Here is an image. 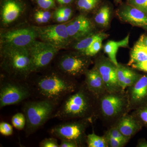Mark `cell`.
Listing matches in <instances>:
<instances>
[{
    "mask_svg": "<svg viewBox=\"0 0 147 147\" xmlns=\"http://www.w3.org/2000/svg\"><path fill=\"white\" fill-rule=\"evenodd\" d=\"M53 16V13L50 11L42 9L35 12L34 18L36 23L41 24L48 23Z\"/></svg>",
    "mask_w": 147,
    "mask_h": 147,
    "instance_id": "cell-26",
    "label": "cell"
},
{
    "mask_svg": "<svg viewBox=\"0 0 147 147\" xmlns=\"http://www.w3.org/2000/svg\"><path fill=\"white\" fill-rule=\"evenodd\" d=\"M26 7L21 0H3L1 3V23L8 26L16 22L23 15Z\"/></svg>",
    "mask_w": 147,
    "mask_h": 147,
    "instance_id": "cell-11",
    "label": "cell"
},
{
    "mask_svg": "<svg viewBox=\"0 0 147 147\" xmlns=\"http://www.w3.org/2000/svg\"><path fill=\"white\" fill-rule=\"evenodd\" d=\"M127 69L128 68L119 65L117 66V76L120 87L123 82Z\"/></svg>",
    "mask_w": 147,
    "mask_h": 147,
    "instance_id": "cell-36",
    "label": "cell"
},
{
    "mask_svg": "<svg viewBox=\"0 0 147 147\" xmlns=\"http://www.w3.org/2000/svg\"><path fill=\"white\" fill-rule=\"evenodd\" d=\"M111 93L102 98L100 102L101 111L103 115L112 117L118 115L123 109L125 100L122 96Z\"/></svg>",
    "mask_w": 147,
    "mask_h": 147,
    "instance_id": "cell-15",
    "label": "cell"
},
{
    "mask_svg": "<svg viewBox=\"0 0 147 147\" xmlns=\"http://www.w3.org/2000/svg\"><path fill=\"white\" fill-rule=\"evenodd\" d=\"M34 27L37 38L53 45L59 50L68 47L72 41L67 30V24Z\"/></svg>",
    "mask_w": 147,
    "mask_h": 147,
    "instance_id": "cell-9",
    "label": "cell"
},
{
    "mask_svg": "<svg viewBox=\"0 0 147 147\" xmlns=\"http://www.w3.org/2000/svg\"><path fill=\"white\" fill-rule=\"evenodd\" d=\"M104 0H75L76 8L80 11L88 12L97 9Z\"/></svg>",
    "mask_w": 147,
    "mask_h": 147,
    "instance_id": "cell-23",
    "label": "cell"
},
{
    "mask_svg": "<svg viewBox=\"0 0 147 147\" xmlns=\"http://www.w3.org/2000/svg\"><path fill=\"white\" fill-rule=\"evenodd\" d=\"M112 8L109 3L103 1L98 8L94 16V21L98 26L106 28L110 22Z\"/></svg>",
    "mask_w": 147,
    "mask_h": 147,
    "instance_id": "cell-20",
    "label": "cell"
},
{
    "mask_svg": "<svg viewBox=\"0 0 147 147\" xmlns=\"http://www.w3.org/2000/svg\"><path fill=\"white\" fill-rule=\"evenodd\" d=\"M147 60V47L138 40L131 50L129 65Z\"/></svg>",
    "mask_w": 147,
    "mask_h": 147,
    "instance_id": "cell-21",
    "label": "cell"
},
{
    "mask_svg": "<svg viewBox=\"0 0 147 147\" xmlns=\"http://www.w3.org/2000/svg\"><path fill=\"white\" fill-rule=\"evenodd\" d=\"M95 66L102 76L106 90L109 92L115 93L120 87L117 76V66L110 60L102 59L98 61Z\"/></svg>",
    "mask_w": 147,
    "mask_h": 147,
    "instance_id": "cell-13",
    "label": "cell"
},
{
    "mask_svg": "<svg viewBox=\"0 0 147 147\" xmlns=\"http://www.w3.org/2000/svg\"><path fill=\"white\" fill-rule=\"evenodd\" d=\"M131 65L133 68L147 72V60L134 63Z\"/></svg>",
    "mask_w": 147,
    "mask_h": 147,
    "instance_id": "cell-37",
    "label": "cell"
},
{
    "mask_svg": "<svg viewBox=\"0 0 147 147\" xmlns=\"http://www.w3.org/2000/svg\"><path fill=\"white\" fill-rule=\"evenodd\" d=\"M2 75L0 82V108L16 105L28 99L32 94L30 85Z\"/></svg>",
    "mask_w": 147,
    "mask_h": 147,
    "instance_id": "cell-5",
    "label": "cell"
},
{
    "mask_svg": "<svg viewBox=\"0 0 147 147\" xmlns=\"http://www.w3.org/2000/svg\"><path fill=\"white\" fill-rule=\"evenodd\" d=\"M85 74L86 86L92 94H99L106 90L102 76L95 66L90 70H87Z\"/></svg>",
    "mask_w": 147,
    "mask_h": 147,
    "instance_id": "cell-16",
    "label": "cell"
},
{
    "mask_svg": "<svg viewBox=\"0 0 147 147\" xmlns=\"http://www.w3.org/2000/svg\"><path fill=\"white\" fill-rule=\"evenodd\" d=\"M130 98L133 103L139 102L147 96V76H142L131 86Z\"/></svg>",
    "mask_w": 147,
    "mask_h": 147,
    "instance_id": "cell-17",
    "label": "cell"
},
{
    "mask_svg": "<svg viewBox=\"0 0 147 147\" xmlns=\"http://www.w3.org/2000/svg\"><path fill=\"white\" fill-rule=\"evenodd\" d=\"M89 92L86 87V90L81 89L69 95L57 108L52 118L65 121L86 117L92 106Z\"/></svg>",
    "mask_w": 147,
    "mask_h": 147,
    "instance_id": "cell-4",
    "label": "cell"
},
{
    "mask_svg": "<svg viewBox=\"0 0 147 147\" xmlns=\"http://www.w3.org/2000/svg\"><path fill=\"white\" fill-rule=\"evenodd\" d=\"M53 17L56 22L58 23H64V22H67L70 19V18L64 16V15H61L56 11H55L53 14Z\"/></svg>",
    "mask_w": 147,
    "mask_h": 147,
    "instance_id": "cell-38",
    "label": "cell"
},
{
    "mask_svg": "<svg viewBox=\"0 0 147 147\" xmlns=\"http://www.w3.org/2000/svg\"><path fill=\"white\" fill-rule=\"evenodd\" d=\"M60 147H78L79 146L76 142L69 140H61Z\"/></svg>",
    "mask_w": 147,
    "mask_h": 147,
    "instance_id": "cell-39",
    "label": "cell"
},
{
    "mask_svg": "<svg viewBox=\"0 0 147 147\" xmlns=\"http://www.w3.org/2000/svg\"><path fill=\"white\" fill-rule=\"evenodd\" d=\"M55 11L61 15L67 16L71 18L73 15V10L72 8L68 5H63L57 9Z\"/></svg>",
    "mask_w": 147,
    "mask_h": 147,
    "instance_id": "cell-35",
    "label": "cell"
},
{
    "mask_svg": "<svg viewBox=\"0 0 147 147\" xmlns=\"http://www.w3.org/2000/svg\"><path fill=\"white\" fill-rule=\"evenodd\" d=\"M107 133L111 135L112 137L119 139L120 141L123 142L125 144L127 142L128 139H129V138L125 137L117 127H114L111 128Z\"/></svg>",
    "mask_w": 147,
    "mask_h": 147,
    "instance_id": "cell-32",
    "label": "cell"
},
{
    "mask_svg": "<svg viewBox=\"0 0 147 147\" xmlns=\"http://www.w3.org/2000/svg\"><path fill=\"white\" fill-rule=\"evenodd\" d=\"M114 1L116 4H119L121 2L122 0H114Z\"/></svg>",
    "mask_w": 147,
    "mask_h": 147,
    "instance_id": "cell-43",
    "label": "cell"
},
{
    "mask_svg": "<svg viewBox=\"0 0 147 147\" xmlns=\"http://www.w3.org/2000/svg\"><path fill=\"white\" fill-rule=\"evenodd\" d=\"M106 38L107 37H102L96 40L87 48L83 54L89 57H92L96 55L101 49L102 40Z\"/></svg>",
    "mask_w": 147,
    "mask_h": 147,
    "instance_id": "cell-25",
    "label": "cell"
},
{
    "mask_svg": "<svg viewBox=\"0 0 147 147\" xmlns=\"http://www.w3.org/2000/svg\"><path fill=\"white\" fill-rule=\"evenodd\" d=\"M102 37H107V35L102 33H93L88 36L77 41L74 45V48L77 52L83 54L87 48L89 47L90 45L96 40Z\"/></svg>",
    "mask_w": 147,
    "mask_h": 147,
    "instance_id": "cell-22",
    "label": "cell"
},
{
    "mask_svg": "<svg viewBox=\"0 0 147 147\" xmlns=\"http://www.w3.org/2000/svg\"><path fill=\"white\" fill-rule=\"evenodd\" d=\"M139 41L147 47V36L142 35L139 40Z\"/></svg>",
    "mask_w": 147,
    "mask_h": 147,
    "instance_id": "cell-42",
    "label": "cell"
},
{
    "mask_svg": "<svg viewBox=\"0 0 147 147\" xmlns=\"http://www.w3.org/2000/svg\"><path fill=\"white\" fill-rule=\"evenodd\" d=\"M86 142L88 147H108L105 137L98 136L94 133L89 134L87 136Z\"/></svg>",
    "mask_w": 147,
    "mask_h": 147,
    "instance_id": "cell-24",
    "label": "cell"
},
{
    "mask_svg": "<svg viewBox=\"0 0 147 147\" xmlns=\"http://www.w3.org/2000/svg\"><path fill=\"white\" fill-rule=\"evenodd\" d=\"M75 0H56L61 5H69L75 2Z\"/></svg>",
    "mask_w": 147,
    "mask_h": 147,
    "instance_id": "cell-41",
    "label": "cell"
},
{
    "mask_svg": "<svg viewBox=\"0 0 147 147\" xmlns=\"http://www.w3.org/2000/svg\"><path fill=\"white\" fill-rule=\"evenodd\" d=\"M40 147H60L57 138L55 137L45 138L40 143Z\"/></svg>",
    "mask_w": 147,
    "mask_h": 147,
    "instance_id": "cell-31",
    "label": "cell"
},
{
    "mask_svg": "<svg viewBox=\"0 0 147 147\" xmlns=\"http://www.w3.org/2000/svg\"><path fill=\"white\" fill-rule=\"evenodd\" d=\"M58 105L53 101L42 99L26 102L22 108L26 120V136L34 134L52 119Z\"/></svg>",
    "mask_w": 147,
    "mask_h": 147,
    "instance_id": "cell-3",
    "label": "cell"
},
{
    "mask_svg": "<svg viewBox=\"0 0 147 147\" xmlns=\"http://www.w3.org/2000/svg\"><path fill=\"white\" fill-rule=\"evenodd\" d=\"M38 5L40 8L45 10H49L55 7L54 0H36Z\"/></svg>",
    "mask_w": 147,
    "mask_h": 147,
    "instance_id": "cell-33",
    "label": "cell"
},
{
    "mask_svg": "<svg viewBox=\"0 0 147 147\" xmlns=\"http://www.w3.org/2000/svg\"><path fill=\"white\" fill-rule=\"evenodd\" d=\"M27 48L31 60L32 73L39 72L47 67L59 51L53 45L36 40Z\"/></svg>",
    "mask_w": 147,
    "mask_h": 147,
    "instance_id": "cell-8",
    "label": "cell"
},
{
    "mask_svg": "<svg viewBox=\"0 0 147 147\" xmlns=\"http://www.w3.org/2000/svg\"><path fill=\"white\" fill-rule=\"evenodd\" d=\"M108 143V146L111 147H121L123 146L125 143L120 141L119 139L112 137L107 133L105 137Z\"/></svg>",
    "mask_w": 147,
    "mask_h": 147,
    "instance_id": "cell-34",
    "label": "cell"
},
{
    "mask_svg": "<svg viewBox=\"0 0 147 147\" xmlns=\"http://www.w3.org/2000/svg\"><path fill=\"white\" fill-rule=\"evenodd\" d=\"M139 116L141 120L145 123L147 124V108L140 111Z\"/></svg>",
    "mask_w": 147,
    "mask_h": 147,
    "instance_id": "cell-40",
    "label": "cell"
},
{
    "mask_svg": "<svg viewBox=\"0 0 147 147\" xmlns=\"http://www.w3.org/2000/svg\"><path fill=\"white\" fill-rule=\"evenodd\" d=\"M117 127L125 137L129 138L138 129L137 121L130 116H125L121 119Z\"/></svg>",
    "mask_w": 147,
    "mask_h": 147,
    "instance_id": "cell-19",
    "label": "cell"
},
{
    "mask_svg": "<svg viewBox=\"0 0 147 147\" xmlns=\"http://www.w3.org/2000/svg\"><path fill=\"white\" fill-rule=\"evenodd\" d=\"M32 86V93H34L39 99L50 100L58 105L76 88L72 77L57 69L37 77Z\"/></svg>",
    "mask_w": 147,
    "mask_h": 147,
    "instance_id": "cell-1",
    "label": "cell"
},
{
    "mask_svg": "<svg viewBox=\"0 0 147 147\" xmlns=\"http://www.w3.org/2000/svg\"><path fill=\"white\" fill-rule=\"evenodd\" d=\"M13 133V126L6 122H1L0 123V133L4 136L9 137Z\"/></svg>",
    "mask_w": 147,
    "mask_h": 147,
    "instance_id": "cell-30",
    "label": "cell"
},
{
    "mask_svg": "<svg viewBox=\"0 0 147 147\" xmlns=\"http://www.w3.org/2000/svg\"><path fill=\"white\" fill-rule=\"evenodd\" d=\"M11 122L12 125L18 130H22L26 127V120L23 113H17L13 115Z\"/></svg>",
    "mask_w": 147,
    "mask_h": 147,
    "instance_id": "cell-27",
    "label": "cell"
},
{
    "mask_svg": "<svg viewBox=\"0 0 147 147\" xmlns=\"http://www.w3.org/2000/svg\"><path fill=\"white\" fill-rule=\"evenodd\" d=\"M122 21L147 28V13L127 3L121 5L117 11Z\"/></svg>",
    "mask_w": 147,
    "mask_h": 147,
    "instance_id": "cell-14",
    "label": "cell"
},
{
    "mask_svg": "<svg viewBox=\"0 0 147 147\" xmlns=\"http://www.w3.org/2000/svg\"><path fill=\"white\" fill-rule=\"evenodd\" d=\"M87 123L85 120L64 122L52 127L49 130V133L53 137L61 140H69L76 142L80 146L85 139Z\"/></svg>",
    "mask_w": 147,
    "mask_h": 147,
    "instance_id": "cell-10",
    "label": "cell"
},
{
    "mask_svg": "<svg viewBox=\"0 0 147 147\" xmlns=\"http://www.w3.org/2000/svg\"><path fill=\"white\" fill-rule=\"evenodd\" d=\"M94 27L90 20L84 14H80L67 24V30L71 41H76L92 34Z\"/></svg>",
    "mask_w": 147,
    "mask_h": 147,
    "instance_id": "cell-12",
    "label": "cell"
},
{
    "mask_svg": "<svg viewBox=\"0 0 147 147\" xmlns=\"http://www.w3.org/2000/svg\"><path fill=\"white\" fill-rule=\"evenodd\" d=\"M89 57L78 52L65 53L58 59L57 69L71 77L81 76L88 70Z\"/></svg>",
    "mask_w": 147,
    "mask_h": 147,
    "instance_id": "cell-6",
    "label": "cell"
},
{
    "mask_svg": "<svg viewBox=\"0 0 147 147\" xmlns=\"http://www.w3.org/2000/svg\"><path fill=\"white\" fill-rule=\"evenodd\" d=\"M1 67L4 75L25 81L32 73V62L27 47H1Z\"/></svg>",
    "mask_w": 147,
    "mask_h": 147,
    "instance_id": "cell-2",
    "label": "cell"
},
{
    "mask_svg": "<svg viewBox=\"0 0 147 147\" xmlns=\"http://www.w3.org/2000/svg\"><path fill=\"white\" fill-rule=\"evenodd\" d=\"M138 79L137 74L131 69H127L123 82L121 85V88L123 90L127 87L131 86Z\"/></svg>",
    "mask_w": 147,
    "mask_h": 147,
    "instance_id": "cell-28",
    "label": "cell"
},
{
    "mask_svg": "<svg viewBox=\"0 0 147 147\" xmlns=\"http://www.w3.org/2000/svg\"><path fill=\"white\" fill-rule=\"evenodd\" d=\"M36 38L34 26L13 28L1 33V47H27Z\"/></svg>",
    "mask_w": 147,
    "mask_h": 147,
    "instance_id": "cell-7",
    "label": "cell"
},
{
    "mask_svg": "<svg viewBox=\"0 0 147 147\" xmlns=\"http://www.w3.org/2000/svg\"><path fill=\"white\" fill-rule=\"evenodd\" d=\"M126 3L147 13V0H127Z\"/></svg>",
    "mask_w": 147,
    "mask_h": 147,
    "instance_id": "cell-29",
    "label": "cell"
},
{
    "mask_svg": "<svg viewBox=\"0 0 147 147\" xmlns=\"http://www.w3.org/2000/svg\"><path fill=\"white\" fill-rule=\"evenodd\" d=\"M129 35L119 41H108L104 46V51L108 55L109 59L117 66L119 65L116 56L119 48L121 47H126L128 46Z\"/></svg>",
    "mask_w": 147,
    "mask_h": 147,
    "instance_id": "cell-18",
    "label": "cell"
}]
</instances>
